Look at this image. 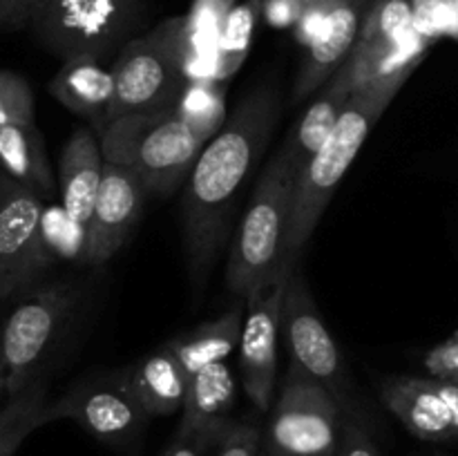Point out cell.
<instances>
[{
    "label": "cell",
    "instance_id": "e575fe53",
    "mask_svg": "<svg viewBox=\"0 0 458 456\" xmlns=\"http://www.w3.org/2000/svg\"><path fill=\"white\" fill-rule=\"evenodd\" d=\"M432 380L437 392L441 393V398L445 401L447 410H450L452 414V420H454L458 429V383H454V380H441V378H432Z\"/></svg>",
    "mask_w": 458,
    "mask_h": 456
},
{
    "label": "cell",
    "instance_id": "d6a6232c",
    "mask_svg": "<svg viewBox=\"0 0 458 456\" xmlns=\"http://www.w3.org/2000/svg\"><path fill=\"white\" fill-rule=\"evenodd\" d=\"M309 0H259V13L277 30H293Z\"/></svg>",
    "mask_w": 458,
    "mask_h": 456
},
{
    "label": "cell",
    "instance_id": "44dd1931",
    "mask_svg": "<svg viewBox=\"0 0 458 456\" xmlns=\"http://www.w3.org/2000/svg\"><path fill=\"white\" fill-rule=\"evenodd\" d=\"M432 43L434 40L425 38L416 27H410L394 38L356 43L343 67L349 72L358 89L367 83H374V80L401 74V72H414Z\"/></svg>",
    "mask_w": 458,
    "mask_h": 456
},
{
    "label": "cell",
    "instance_id": "2e32d148",
    "mask_svg": "<svg viewBox=\"0 0 458 456\" xmlns=\"http://www.w3.org/2000/svg\"><path fill=\"white\" fill-rule=\"evenodd\" d=\"M380 401L396 416L403 427L420 441L445 443L458 436L445 401L434 387L432 378H401L385 380L380 387Z\"/></svg>",
    "mask_w": 458,
    "mask_h": 456
},
{
    "label": "cell",
    "instance_id": "74e56055",
    "mask_svg": "<svg viewBox=\"0 0 458 456\" xmlns=\"http://www.w3.org/2000/svg\"><path fill=\"white\" fill-rule=\"evenodd\" d=\"M9 182H12V179H9L7 174H4L3 170H0V204H3V197H4V192H7Z\"/></svg>",
    "mask_w": 458,
    "mask_h": 456
},
{
    "label": "cell",
    "instance_id": "6da1fadb",
    "mask_svg": "<svg viewBox=\"0 0 458 456\" xmlns=\"http://www.w3.org/2000/svg\"><path fill=\"white\" fill-rule=\"evenodd\" d=\"M280 119V97L258 88L242 98L224 128L201 150L182 201L183 244L192 282L201 284L228 231L235 199Z\"/></svg>",
    "mask_w": 458,
    "mask_h": 456
},
{
    "label": "cell",
    "instance_id": "5bb4252c",
    "mask_svg": "<svg viewBox=\"0 0 458 456\" xmlns=\"http://www.w3.org/2000/svg\"><path fill=\"white\" fill-rule=\"evenodd\" d=\"M374 3L376 0H335L320 38L309 47L304 58L293 85V101L307 98L343 67L360 38L362 22Z\"/></svg>",
    "mask_w": 458,
    "mask_h": 456
},
{
    "label": "cell",
    "instance_id": "603a6c76",
    "mask_svg": "<svg viewBox=\"0 0 458 456\" xmlns=\"http://www.w3.org/2000/svg\"><path fill=\"white\" fill-rule=\"evenodd\" d=\"M244 316L246 313L242 311V307H235L233 311L224 313L188 334L168 340L165 347L177 356L188 376L197 374L215 362H226V358L240 347Z\"/></svg>",
    "mask_w": 458,
    "mask_h": 456
},
{
    "label": "cell",
    "instance_id": "30bf717a",
    "mask_svg": "<svg viewBox=\"0 0 458 456\" xmlns=\"http://www.w3.org/2000/svg\"><path fill=\"white\" fill-rule=\"evenodd\" d=\"M61 418L74 420L107 445H123L137 436L150 416L130 392L123 376L114 374L110 378L76 384L61 398L47 402L43 425Z\"/></svg>",
    "mask_w": 458,
    "mask_h": 456
},
{
    "label": "cell",
    "instance_id": "ffe728a7",
    "mask_svg": "<svg viewBox=\"0 0 458 456\" xmlns=\"http://www.w3.org/2000/svg\"><path fill=\"white\" fill-rule=\"evenodd\" d=\"M121 376L148 416H170L182 411L191 376L165 344L130 369L121 371Z\"/></svg>",
    "mask_w": 458,
    "mask_h": 456
},
{
    "label": "cell",
    "instance_id": "8d00e7d4",
    "mask_svg": "<svg viewBox=\"0 0 458 456\" xmlns=\"http://www.w3.org/2000/svg\"><path fill=\"white\" fill-rule=\"evenodd\" d=\"M443 36H450V38L458 40V0L452 3L450 16H447V22H445V34Z\"/></svg>",
    "mask_w": 458,
    "mask_h": 456
},
{
    "label": "cell",
    "instance_id": "277c9868",
    "mask_svg": "<svg viewBox=\"0 0 458 456\" xmlns=\"http://www.w3.org/2000/svg\"><path fill=\"white\" fill-rule=\"evenodd\" d=\"M293 165L284 150L277 152L259 177L249 208L237 226L228 258V289L249 300L282 271L286 228L295 192Z\"/></svg>",
    "mask_w": 458,
    "mask_h": 456
},
{
    "label": "cell",
    "instance_id": "1f68e13d",
    "mask_svg": "<svg viewBox=\"0 0 458 456\" xmlns=\"http://www.w3.org/2000/svg\"><path fill=\"white\" fill-rule=\"evenodd\" d=\"M52 0H0V30L16 31L30 27L36 13Z\"/></svg>",
    "mask_w": 458,
    "mask_h": 456
},
{
    "label": "cell",
    "instance_id": "d4e9b609",
    "mask_svg": "<svg viewBox=\"0 0 458 456\" xmlns=\"http://www.w3.org/2000/svg\"><path fill=\"white\" fill-rule=\"evenodd\" d=\"M177 110L192 132L208 143L228 119L224 85L217 80H191L179 98Z\"/></svg>",
    "mask_w": 458,
    "mask_h": 456
},
{
    "label": "cell",
    "instance_id": "e0dca14e",
    "mask_svg": "<svg viewBox=\"0 0 458 456\" xmlns=\"http://www.w3.org/2000/svg\"><path fill=\"white\" fill-rule=\"evenodd\" d=\"M103 168H106V156L101 150V139L94 137L88 128L74 130L63 148L61 165H58L63 213L74 226L85 228L92 217Z\"/></svg>",
    "mask_w": 458,
    "mask_h": 456
},
{
    "label": "cell",
    "instance_id": "836d02e7",
    "mask_svg": "<svg viewBox=\"0 0 458 456\" xmlns=\"http://www.w3.org/2000/svg\"><path fill=\"white\" fill-rule=\"evenodd\" d=\"M335 456H380L374 438L356 420H344L343 438H340L338 454Z\"/></svg>",
    "mask_w": 458,
    "mask_h": 456
},
{
    "label": "cell",
    "instance_id": "ab89813d",
    "mask_svg": "<svg viewBox=\"0 0 458 456\" xmlns=\"http://www.w3.org/2000/svg\"><path fill=\"white\" fill-rule=\"evenodd\" d=\"M259 456H273V454H268V452H259Z\"/></svg>",
    "mask_w": 458,
    "mask_h": 456
},
{
    "label": "cell",
    "instance_id": "4dcf8cb0",
    "mask_svg": "<svg viewBox=\"0 0 458 456\" xmlns=\"http://www.w3.org/2000/svg\"><path fill=\"white\" fill-rule=\"evenodd\" d=\"M423 365L432 374V378L458 383V331L429 349L423 358Z\"/></svg>",
    "mask_w": 458,
    "mask_h": 456
},
{
    "label": "cell",
    "instance_id": "8992f818",
    "mask_svg": "<svg viewBox=\"0 0 458 456\" xmlns=\"http://www.w3.org/2000/svg\"><path fill=\"white\" fill-rule=\"evenodd\" d=\"M146 16L148 0H52L36 13L30 30L63 63H103L137 38Z\"/></svg>",
    "mask_w": 458,
    "mask_h": 456
},
{
    "label": "cell",
    "instance_id": "60d3db41",
    "mask_svg": "<svg viewBox=\"0 0 458 456\" xmlns=\"http://www.w3.org/2000/svg\"><path fill=\"white\" fill-rule=\"evenodd\" d=\"M258 3H259V0H258Z\"/></svg>",
    "mask_w": 458,
    "mask_h": 456
},
{
    "label": "cell",
    "instance_id": "7402d4cb",
    "mask_svg": "<svg viewBox=\"0 0 458 456\" xmlns=\"http://www.w3.org/2000/svg\"><path fill=\"white\" fill-rule=\"evenodd\" d=\"M0 170L36 195H52L54 182L45 139L36 125H3L0 128Z\"/></svg>",
    "mask_w": 458,
    "mask_h": 456
},
{
    "label": "cell",
    "instance_id": "3957f363",
    "mask_svg": "<svg viewBox=\"0 0 458 456\" xmlns=\"http://www.w3.org/2000/svg\"><path fill=\"white\" fill-rule=\"evenodd\" d=\"M204 146L177 106L121 116L101 132L106 161L128 168L150 195L177 190L191 177Z\"/></svg>",
    "mask_w": 458,
    "mask_h": 456
},
{
    "label": "cell",
    "instance_id": "83f0119b",
    "mask_svg": "<svg viewBox=\"0 0 458 456\" xmlns=\"http://www.w3.org/2000/svg\"><path fill=\"white\" fill-rule=\"evenodd\" d=\"M36 125V101L30 80L12 70H0V128Z\"/></svg>",
    "mask_w": 458,
    "mask_h": 456
},
{
    "label": "cell",
    "instance_id": "ba28073f",
    "mask_svg": "<svg viewBox=\"0 0 458 456\" xmlns=\"http://www.w3.org/2000/svg\"><path fill=\"white\" fill-rule=\"evenodd\" d=\"M344 411L334 393L316 380L289 371L264 432V452L273 456H335Z\"/></svg>",
    "mask_w": 458,
    "mask_h": 456
},
{
    "label": "cell",
    "instance_id": "ac0fdd59",
    "mask_svg": "<svg viewBox=\"0 0 458 456\" xmlns=\"http://www.w3.org/2000/svg\"><path fill=\"white\" fill-rule=\"evenodd\" d=\"M356 92V85H353L352 76L344 67H340L325 85H322V92L316 101L311 103L307 112L302 114V119L298 121L293 130L289 134V141L284 143V155L289 159V164L293 165L295 174L300 177L304 168H307L309 161L313 159L318 150H320L322 143L327 141V137L331 134V130L338 123L340 114L347 107L349 98Z\"/></svg>",
    "mask_w": 458,
    "mask_h": 456
},
{
    "label": "cell",
    "instance_id": "4316f807",
    "mask_svg": "<svg viewBox=\"0 0 458 456\" xmlns=\"http://www.w3.org/2000/svg\"><path fill=\"white\" fill-rule=\"evenodd\" d=\"M414 27V9L411 0H376L362 22L358 43L387 40Z\"/></svg>",
    "mask_w": 458,
    "mask_h": 456
},
{
    "label": "cell",
    "instance_id": "8fae6325",
    "mask_svg": "<svg viewBox=\"0 0 458 456\" xmlns=\"http://www.w3.org/2000/svg\"><path fill=\"white\" fill-rule=\"evenodd\" d=\"M293 273L280 271L249 298V311L240 335V371L246 396L258 410H271L277 378V342L282 331V304Z\"/></svg>",
    "mask_w": 458,
    "mask_h": 456
},
{
    "label": "cell",
    "instance_id": "d6986e66",
    "mask_svg": "<svg viewBox=\"0 0 458 456\" xmlns=\"http://www.w3.org/2000/svg\"><path fill=\"white\" fill-rule=\"evenodd\" d=\"M49 92L61 106L92 121L103 132L114 98V76L101 61L74 58L63 63L56 76L49 80Z\"/></svg>",
    "mask_w": 458,
    "mask_h": 456
},
{
    "label": "cell",
    "instance_id": "7a4b0ae2",
    "mask_svg": "<svg viewBox=\"0 0 458 456\" xmlns=\"http://www.w3.org/2000/svg\"><path fill=\"white\" fill-rule=\"evenodd\" d=\"M410 76L411 70H407L389 76V79H380L358 88L353 97L349 98L347 107L343 110L327 141L322 143L320 150L313 155L307 168L295 179L282 271L293 273L298 268V258L302 255L307 241L311 240L331 197L338 190L343 177L356 161L369 132L376 128L385 110L392 106V101Z\"/></svg>",
    "mask_w": 458,
    "mask_h": 456
},
{
    "label": "cell",
    "instance_id": "9a60e30c",
    "mask_svg": "<svg viewBox=\"0 0 458 456\" xmlns=\"http://www.w3.org/2000/svg\"><path fill=\"white\" fill-rule=\"evenodd\" d=\"M235 374L226 362L204 367L188 378L186 398L182 407L179 438L210 441L219 438L228 427V414L235 405Z\"/></svg>",
    "mask_w": 458,
    "mask_h": 456
},
{
    "label": "cell",
    "instance_id": "cb8c5ba5",
    "mask_svg": "<svg viewBox=\"0 0 458 456\" xmlns=\"http://www.w3.org/2000/svg\"><path fill=\"white\" fill-rule=\"evenodd\" d=\"M47 402V389L38 378L0 407V456H13L34 429L43 427Z\"/></svg>",
    "mask_w": 458,
    "mask_h": 456
},
{
    "label": "cell",
    "instance_id": "484cf974",
    "mask_svg": "<svg viewBox=\"0 0 458 456\" xmlns=\"http://www.w3.org/2000/svg\"><path fill=\"white\" fill-rule=\"evenodd\" d=\"M259 3L258 0H246L244 4H237L231 9L226 22L217 38V80H226L235 74L249 54L250 38H253V27L258 21Z\"/></svg>",
    "mask_w": 458,
    "mask_h": 456
},
{
    "label": "cell",
    "instance_id": "d590c367",
    "mask_svg": "<svg viewBox=\"0 0 458 456\" xmlns=\"http://www.w3.org/2000/svg\"><path fill=\"white\" fill-rule=\"evenodd\" d=\"M165 456H201V441H195V438H177Z\"/></svg>",
    "mask_w": 458,
    "mask_h": 456
},
{
    "label": "cell",
    "instance_id": "f546056e",
    "mask_svg": "<svg viewBox=\"0 0 458 456\" xmlns=\"http://www.w3.org/2000/svg\"><path fill=\"white\" fill-rule=\"evenodd\" d=\"M335 7V0H309L304 7L302 16L295 22L293 36L302 47H311L318 38H320L322 30H325L327 21L331 16V9Z\"/></svg>",
    "mask_w": 458,
    "mask_h": 456
},
{
    "label": "cell",
    "instance_id": "52a82bcc",
    "mask_svg": "<svg viewBox=\"0 0 458 456\" xmlns=\"http://www.w3.org/2000/svg\"><path fill=\"white\" fill-rule=\"evenodd\" d=\"M76 304L79 289L72 282H54L25 295L0 325V353L7 398L25 392L38 380L40 362L63 334Z\"/></svg>",
    "mask_w": 458,
    "mask_h": 456
},
{
    "label": "cell",
    "instance_id": "9c48e42d",
    "mask_svg": "<svg viewBox=\"0 0 458 456\" xmlns=\"http://www.w3.org/2000/svg\"><path fill=\"white\" fill-rule=\"evenodd\" d=\"M280 340L289 356V371L316 380L349 410V374L334 335L318 311L309 284L295 268L282 304Z\"/></svg>",
    "mask_w": 458,
    "mask_h": 456
},
{
    "label": "cell",
    "instance_id": "4fadbf2b",
    "mask_svg": "<svg viewBox=\"0 0 458 456\" xmlns=\"http://www.w3.org/2000/svg\"><path fill=\"white\" fill-rule=\"evenodd\" d=\"M148 195L146 186L128 168L106 161L92 217L83 228L85 262L97 266L114 258L141 219Z\"/></svg>",
    "mask_w": 458,
    "mask_h": 456
},
{
    "label": "cell",
    "instance_id": "f1b7e54d",
    "mask_svg": "<svg viewBox=\"0 0 458 456\" xmlns=\"http://www.w3.org/2000/svg\"><path fill=\"white\" fill-rule=\"evenodd\" d=\"M217 441V456H259L264 445V434L258 425L231 423Z\"/></svg>",
    "mask_w": 458,
    "mask_h": 456
},
{
    "label": "cell",
    "instance_id": "f35d334b",
    "mask_svg": "<svg viewBox=\"0 0 458 456\" xmlns=\"http://www.w3.org/2000/svg\"><path fill=\"white\" fill-rule=\"evenodd\" d=\"M4 393V376H3V353H0V396Z\"/></svg>",
    "mask_w": 458,
    "mask_h": 456
},
{
    "label": "cell",
    "instance_id": "7c38bea8",
    "mask_svg": "<svg viewBox=\"0 0 458 456\" xmlns=\"http://www.w3.org/2000/svg\"><path fill=\"white\" fill-rule=\"evenodd\" d=\"M47 264L43 197L12 179L0 204V300L21 291Z\"/></svg>",
    "mask_w": 458,
    "mask_h": 456
},
{
    "label": "cell",
    "instance_id": "5b68a950",
    "mask_svg": "<svg viewBox=\"0 0 458 456\" xmlns=\"http://www.w3.org/2000/svg\"><path fill=\"white\" fill-rule=\"evenodd\" d=\"M186 16L168 18L155 30L130 40L110 65L114 76L107 123L137 112L174 107L191 83L186 76ZM106 123V125H107Z\"/></svg>",
    "mask_w": 458,
    "mask_h": 456
}]
</instances>
